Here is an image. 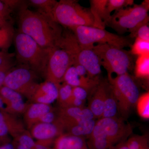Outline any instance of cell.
I'll return each mask as SVG.
<instances>
[{"label":"cell","instance_id":"1","mask_svg":"<svg viewBox=\"0 0 149 149\" xmlns=\"http://www.w3.org/2000/svg\"><path fill=\"white\" fill-rule=\"evenodd\" d=\"M19 32L28 35L42 47L56 46L62 31L58 24L39 12L23 6L18 13Z\"/></svg>","mask_w":149,"mask_h":149},{"label":"cell","instance_id":"2","mask_svg":"<svg viewBox=\"0 0 149 149\" xmlns=\"http://www.w3.org/2000/svg\"><path fill=\"white\" fill-rule=\"evenodd\" d=\"M131 133L130 125L121 118H102L96 121L87 144L89 149H111Z\"/></svg>","mask_w":149,"mask_h":149},{"label":"cell","instance_id":"3","mask_svg":"<svg viewBox=\"0 0 149 149\" xmlns=\"http://www.w3.org/2000/svg\"><path fill=\"white\" fill-rule=\"evenodd\" d=\"M17 58L37 74L45 76L49 49L42 47L32 38L19 32L15 37Z\"/></svg>","mask_w":149,"mask_h":149},{"label":"cell","instance_id":"4","mask_svg":"<svg viewBox=\"0 0 149 149\" xmlns=\"http://www.w3.org/2000/svg\"><path fill=\"white\" fill-rule=\"evenodd\" d=\"M52 19L69 29L78 26L94 27L95 24L90 9L84 8L74 0L57 2L52 11Z\"/></svg>","mask_w":149,"mask_h":149},{"label":"cell","instance_id":"5","mask_svg":"<svg viewBox=\"0 0 149 149\" xmlns=\"http://www.w3.org/2000/svg\"><path fill=\"white\" fill-rule=\"evenodd\" d=\"M149 3V1H145L115 12L107 25L119 34L129 32L132 35L141 25L148 23Z\"/></svg>","mask_w":149,"mask_h":149},{"label":"cell","instance_id":"6","mask_svg":"<svg viewBox=\"0 0 149 149\" xmlns=\"http://www.w3.org/2000/svg\"><path fill=\"white\" fill-rule=\"evenodd\" d=\"M93 49L98 56L102 66L107 70L108 78L113 73L121 75L133 68L134 62L130 52L107 45H95Z\"/></svg>","mask_w":149,"mask_h":149},{"label":"cell","instance_id":"7","mask_svg":"<svg viewBox=\"0 0 149 149\" xmlns=\"http://www.w3.org/2000/svg\"><path fill=\"white\" fill-rule=\"evenodd\" d=\"M70 29L83 48L93 49L95 44L107 45L122 49L130 45L128 38L108 32L105 29L78 26Z\"/></svg>","mask_w":149,"mask_h":149},{"label":"cell","instance_id":"8","mask_svg":"<svg viewBox=\"0 0 149 149\" xmlns=\"http://www.w3.org/2000/svg\"><path fill=\"white\" fill-rule=\"evenodd\" d=\"M108 80L117 101L118 112L122 117H128L140 95L137 84L128 73Z\"/></svg>","mask_w":149,"mask_h":149},{"label":"cell","instance_id":"9","mask_svg":"<svg viewBox=\"0 0 149 149\" xmlns=\"http://www.w3.org/2000/svg\"><path fill=\"white\" fill-rule=\"evenodd\" d=\"M74 64L71 54L64 48L56 45L49 49L46 81L59 87L63 82V77L68 69Z\"/></svg>","mask_w":149,"mask_h":149},{"label":"cell","instance_id":"10","mask_svg":"<svg viewBox=\"0 0 149 149\" xmlns=\"http://www.w3.org/2000/svg\"><path fill=\"white\" fill-rule=\"evenodd\" d=\"M37 74L28 67L22 65L11 70L3 86L12 89L29 99L38 85Z\"/></svg>","mask_w":149,"mask_h":149},{"label":"cell","instance_id":"11","mask_svg":"<svg viewBox=\"0 0 149 149\" xmlns=\"http://www.w3.org/2000/svg\"><path fill=\"white\" fill-rule=\"evenodd\" d=\"M72 54L75 64H79L86 70L92 78L99 77L101 72V63L98 56L93 49L82 47L77 42L72 47Z\"/></svg>","mask_w":149,"mask_h":149},{"label":"cell","instance_id":"12","mask_svg":"<svg viewBox=\"0 0 149 149\" xmlns=\"http://www.w3.org/2000/svg\"><path fill=\"white\" fill-rule=\"evenodd\" d=\"M58 121L64 130L83 120L95 119L93 113L88 107H59L57 109Z\"/></svg>","mask_w":149,"mask_h":149},{"label":"cell","instance_id":"13","mask_svg":"<svg viewBox=\"0 0 149 149\" xmlns=\"http://www.w3.org/2000/svg\"><path fill=\"white\" fill-rule=\"evenodd\" d=\"M26 130L16 116L0 111V139L5 141L10 134L15 139Z\"/></svg>","mask_w":149,"mask_h":149},{"label":"cell","instance_id":"14","mask_svg":"<svg viewBox=\"0 0 149 149\" xmlns=\"http://www.w3.org/2000/svg\"><path fill=\"white\" fill-rule=\"evenodd\" d=\"M0 96L6 105V112L10 114H23L29 104L24 102L21 94L3 86L0 88Z\"/></svg>","mask_w":149,"mask_h":149},{"label":"cell","instance_id":"15","mask_svg":"<svg viewBox=\"0 0 149 149\" xmlns=\"http://www.w3.org/2000/svg\"><path fill=\"white\" fill-rule=\"evenodd\" d=\"M29 130L33 139H36L37 141L55 140L64 133L62 125L58 120L53 123H37Z\"/></svg>","mask_w":149,"mask_h":149},{"label":"cell","instance_id":"16","mask_svg":"<svg viewBox=\"0 0 149 149\" xmlns=\"http://www.w3.org/2000/svg\"><path fill=\"white\" fill-rule=\"evenodd\" d=\"M58 87L47 81L38 83L29 100L33 103L51 104L57 100Z\"/></svg>","mask_w":149,"mask_h":149},{"label":"cell","instance_id":"17","mask_svg":"<svg viewBox=\"0 0 149 149\" xmlns=\"http://www.w3.org/2000/svg\"><path fill=\"white\" fill-rule=\"evenodd\" d=\"M107 82L101 80L98 85L91 93V98L88 108L93 113L95 118H101L103 112Z\"/></svg>","mask_w":149,"mask_h":149},{"label":"cell","instance_id":"18","mask_svg":"<svg viewBox=\"0 0 149 149\" xmlns=\"http://www.w3.org/2000/svg\"><path fill=\"white\" fill-rule=\"evenodd\" d=\"M108 0H91V10L94 18V27L105 29L111 16L108 13L107 3Z\"/></svg>","mask_w":149,"mask_h":149},{"label":"cell","instance_id":"19","mask_svg":"<svg viewBox=\"0 0 149 149\" xmlns=\"http://www.w3.org/2000/svg\"><path fill=\"white\" fill-rule=\"evenodd\" d=\"M52 149H89L84 137L64 133L55 140Z\"/></svg>","mask_w":149,"mask_h":149},{"label":"cell","instance_id":"20","mask_svg":"<svg viewBox=\"0 0 149 149\" xmlns=\"http://www.w3.org/2000/svg\"><path fill=\"white\" fill-rule=\"evenodd\" d=\"M54 109L51 104L32 103L29 104L24 112V123L29 130L34 124L37 123L41 116L48 112Z\"/></svg>","mask_w":149,"mask_h":149},{"label":"cell","instance_id":"21","mask_svg":"<svg viewBox=\"0 0 149 149\" xmlns=\"http://www.w3.org/2000/svg\"><path fill=\"white\" fill-rule=\"evenodd\" d=\"M118 112L117 101L113 94L111 85L109 82H107L104 111L101 118L118 117Z\"/></svg>","mask_w":149,"mask_h":149},{"label":"cell","instance_id":"22","mask_svg":"<svg viewBox=\"0 0 149 149\" xmlns=\"http://www.w3.org/2000/svg\"><path fill=\"white\" fill-rule=\"evenodd\" d=\"M96 121L95 119L85 120L78 124L66 128L64 130L68 134L79 137H88L92 133Z\"/></svg>","mask_w":149,"mask_h":149},{"label":"cell","instance_id":"23","mask_svg":"<svg viewBox=\"0 0 149 149\" xmlns=\"http://www.w3.org/2000/svg\"><path fill=\"white\" fill-rule=\"evenodd\" d=\"M14 36V31L10 23L0 26V52H7Z\"/></svg>","mask_w":149,"mask_h":149},{"label":"cell","instance_id":"24","mask_svg":"<svg viewBox=\"0 0 149 149\" xmlns=\"http://www.w3.org/2000/svg\"><path fill=\"white\" fill-rule=\"evenodd\" d=\"M136 78L148 81L149 79V54L137 57L135 65Z\"/></svg>","mask_w":149,"mask_h":149},{"label":"cell","instance_id":"25","mask_svg":"<svg viewBox=\"0 0 149 149\" xmlns=\"http://www.w3.org/2000/svg\"><path fill=\"white\" fill-rule=\"evenodd\" d=\"M72 86L65 83L61 84L58 88L57 101L59 107H67L72 97Z\"/></svg>","mask_w":149,"mask_h":149},{"label":"cell","instance_id":"26","mask_svg":"<svg viewBox=\"0 0 149 149\" xmlns=\"http://www.w3.org/2000/svg\"><path fill=\"white\" fill-rule=\"evenodd\" d=\"M55 0H31L29 2L39 9V13L52 19V13L57 3Z\"/></svg>","mask_w":149,"mask_h":149},{"label":"cell","instance_id":"27","mask_svg":"<svg viewBox=\"0 0 149 149\" xmlns=\"http://www.w3.org/2000/svg\"><path fill=\"white\" fill-rule=\"evenodd\" d=\"M137 112L140 117L145 119L149 118V92L139 96L136 102Z\"/></svg>","mask_w":149,"mask_h":149},{"label":"cell","instance_id":"28","mask_svg":"<svg viewBox=\"0 0 149 149\" xmlns=\"http://www.w3.org/2000/svg\"><path fill=\"white\" fill-rule=\"evenodd\" d=\"M126 143L128 149H149L148 138L145 135L132 136Z\"/></svg>","mask_w":149,"mask_h":149},{"label":"cell","instance_id":"29","mask_svg":"<svg viewBox=\"0 0 149 149\" xmlns=\"http://www.w3.org/2000/svg\"><path fill=\"white\" fill-rule=\"evenodd\" d=\"M130 52L138 56L149 54V41L136 38Z\"/></svg>","mask_w":149,"mask_h":149},{"label":"cell","instance_id":"30","mask_svg":"<svg viewBox=\"0 0 149 149\" xmlns=\"http://www.w3.org/2000/svg\"><path fill=\"white\" fill-rule=\"evenodd\" d=\"M133 0H108L107 10L109 15L111 16V13L113 11H117L122 9L128 7V6H133Z\"/></svg>","mask_w":149,"mask_h":149},{"label":"cell","instance_id":"31","mask_svg":"<svg viewBox=\"0 0 149 149\" xmlns=\"http://www.w3.org/2000/svg\"><path fill=\"white\" fill-rule=\"evenodd\" d=\"M14 141L29 149H35L36 142L29 130H26L14 139Z\"/></svg>","mask_w":149,"mask_h":149},{"label":"cell","instance_id":"32","mask_svg":"<svg viewBox=\"0 0 149 149\" xmlns=\"http://www.w3.org/2000/svg\"><path fill=\"white\" fill-rule=\"evenodd\" d=\"M130 36L132 37H135L145 41H149L148 23H145L141 25Z\"/></svg>","mask_w":149,"mask_h":149},{"label":"cell","instance_id":"33","mask_svg":"<svg viewBox=\"0 0 149 149\" xmlns=\"http://www.w3.org/2000/svg\"><path fill=\"white\" fill-rule=\"evenodd\" d=\"M13 66V63L11 59L6 61L0 66V88L3 85L4 81L7 74L12 69Z\"/></svg>","mask_w":149,"mask_h":149},{"label":"cell","instance_id":"34","mask_svg":"<svg viewBox=\"0 0 149 149\" xmlns=\"http://www.w3.org/2000/svg\"><path fill=\"white\" fill-rule=\"evenodd\" d=\"M58 116L57 109H54L48 112L45 114L41 116L37 123H53L58 120Z\"/></svg>","mask_w":149,"mask_h":149},{"label":"cell","instance_id":"35","mask_svg":"<svg viewBox=\"0 0 149 149\" xmlns=\"http://www.w3.org/2000/svg\"><path fill=\"white\" fill-rule=\"evenodd\" d=\"M90 93L84 88L79 87H72V96L85 102Z\"/></svg>","mask_w":149,"mask_h":149},{"label":"cell","instance_id":"36","mask_svg":"<svg viewBox=\"0 0 149 149\" xmlns=\"http://www.w3.org/2000/svg\"><path fill=\"white\" fill-rule=\"evenodd\" d=\"M11 9L3 1H0V15L9 19Z\"/></svg>","mask_w":149,"mask_h":149},{"label":"cell","instance_id":"37","mask_svg":"<svg viewBox=\"0 0 149 149\" xmlns=\"http://www.w3.org/2000/svg\"><path fill=\"white\" fill-rule=\"evenodd\" d=\"M85 101L72 97L67 107L83 108L85 107ZM66 108V107H65Z\"/></svg>","mask_w":149,"mask_h":149},{"label":"cell","instance_id":"38","mask_svg":"<svg viewBox=\"0 0 149 149\" xmlns=\"http://www.w3.org/2000/svg\"><path fill=\"white\" fill-rule=\"evenodd\" d=\"M13 54H9L5 52H0V66L5 62L11 59Z\"/></svg>","mask_w":149,"mask_h":149},{"label":"cell","instance_id":"39","mask_svg":"<svg viewBox=\"0 0 149 149\" xmlns=\"http://www.w3.org/2000/svg\"><path fill=\"white\" fill-rule=\"evenodd\" d=\"M115 149H128L126 141H123L118 144L115 148Z\"/></svg>","mask_w":149,"mask_h":149},{"label":"cell","instance_id":"40","mask_svg":"<svg viewBox=\"0 0 149 149\" xmlns=\"http://www.w3.org/2000/svg\"><path fill=\"white\" fill-rule=\"evenodd\" d=\"M0 149H14L12 143H8L0 146Z\"/></svg>","mask_w":149,"mask_h":149},{"label":"cell","instance_id":"41","mask_svg":"<svg viewBox=\"0 0 149 149\" xmlns=\"http://www.w3.org/2000/svg\"><path fill=\"white\" fill-rule=\"evenodd\" d=\"M12 143L13 145L14 149H29L14 141Z\"/></svg>","mask_w":149,"mask_h":149},{"label":"cell","instance_id":"42","mask_svg":"<svg viewBox=\"0 0 149 149\" xmlns=\"http://www.w3.org/2000/svg\"><path fill=\"white\" fill-rule=\"evenodd\" d=\"M9 19L0 15V26L10 23L8 21Z\"/></svg>","mask_w":149,"mask_h":149},{"label":"cell","instance_id":"43","mask_svg":"<svg viewBox=\"0 0 149 149\" xmlns=\"http://www.w3.org/2000/svg\"><path fill=\"white\" fill-rule=\"evenodd\" d=\"M0 111L6 112V105L2 97L0 96Z\"/></svg>","mask_w":149,"mask_h":149},{"label":"cell","instance_id":"44","mask_svg":"<svg viewBox=\"0 0 149 149\" xmlns=\"http://www.w3.org/2000/svg\"><path fill=\"white\" fill-rule=\"evenodd\" d=\"M35 149H52V147L45 146L42 145H39L36 143Z\"/></svg>","mask_w":149,"mask_h":149},{"label":"cell","instance_id":"45","mask_svg":"<svg viewBox=\"0 0 149 149\" xmlns=\"http://www.w3.org/2000/svg\"><path fill=\"white\" fill-rule=\"evenodd\" d=\"M1 141H2L1 140V139H0V142H1Z\"/></svg>","mask_w":149,"mask_h":149}]
</instances>
